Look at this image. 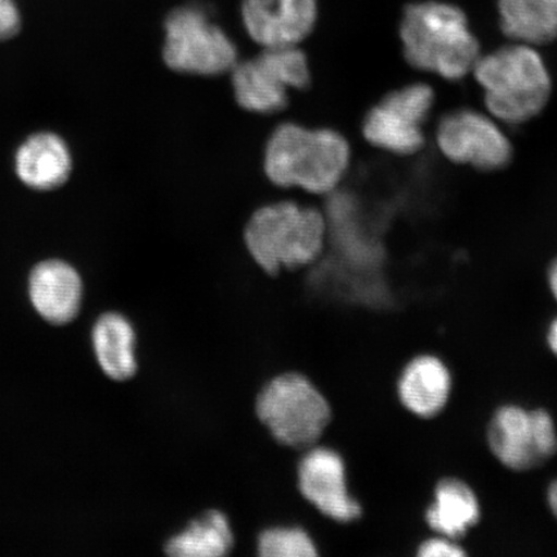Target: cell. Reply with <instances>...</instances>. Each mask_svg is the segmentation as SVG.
<instances>
[{"instance_id": "7402d4cb", "label": "cell", "mask_w": 557, "mask_h": 557, "mask_svg": "<svg viewBox=\"0 0 557 557\" xmlns=\"http://www.w3.org/2000/svg\"><path fill=\"white\" fill-rule=\"evenodd\" d=\"M20 26L21 16L15 0H0V41L15 37Z\"/></svg>"}, {"instance_id": "44dd1931", "label": "cell", "mask_w": 557, "mask_h": 557, "mask_svg": "<svg viewBox=\"0 0 557 557\" xmlns=\"http://www.w3.org/2000/svg\"><path fill=\"white\" fill-rule=\"evenodd\" d=\"M418 555L421 557H459L466 555L461 546L455 543V540L438 535L436 539L423 542L418 548Z\"/></svg>"}, {"instance_id": "5bb4252c", "label": "cell", "mask_w": 557, "mask_h": 557, "mask_svg": "<svg viewBox=\"0 0 557 557\" xmlns=\"http://www.w3.org/2000/svg\"><path fill=\"white\" fill-rule=\"evenodd\" d=\"M73 170L72 150L64 138L52 132L27 137L16 151L17 177L33 190L60 189L72 177Z\"/></svg>"}, {"instance_id": "8fae6325", "label": "cell", "mask_w": 557, "mask_h": 557, "mask_svg": "<svg viewBox=\"0 0 557 557\" xmlns=\"http://www.w3.org/2000/svg\"><path fill=\"white\" fill-rule=\"evenodd\" d=\"M295 479L299 496L323 517L341 524L360 518L361 506L348 490L346 465L338 451L319 444L304 450Z\"/></svg>"}, {"instance_id": "cb8c5ba5", "label": "cell", "mask_w": 557, "mask_h": 557, "mask_svg": "<svg viewBox=\"0 0 557 557\" xmlns=\"http://www.w3.org/2000/svg\"><path fill=\"white\" fill-rule=\"evenodd\" d=\"M548 283L549 288H552L553 295L557 301V259L553 262L552 268H549Z\"/></svg>"}, {"instance_id": "8992f818", "label": "cell", "mask_w": 557, "mask_h": 557, "mask_svg": "<svg viewBox=\"0 0 557 557\" xmlns=\"http://www.w3.org/2000/svg\"><path fill=\"white\" fill-rule=\"evenodd\" d=\"M160 54L171 72L215 78L232 72L242 58L238 41L203 7H174L163 20Z\"/></svg>"}, {"instance_id": "603a6c76", "label": "cell", "mask_w": 557, "mask_h": 557, "mask_svg": "<svg viewBox=\"0 0 557 557\" xmlns=\"http://www.w3.org/2000/svg\"><path fill=\"white\" fill-rule=\"evenodd\" d=\"M547 341L549 348H552L553 352L557 355V318L554 320L552 325H549Z\"/></svg>"}, {"instance_id": "ffe728a7", "label": "cell", "mask_w": 557, "mask_h": 557, "mask_svg": "<svg viewBox=\"0 0 557 557\" xmlns=\"http://www.w3.org/2000/svg\"><path fill=\"white\" fill-rule=\"evenodd\" d=\"M261 557H317L319 549L310 533L299 525L278 524L262 529L256 539Z\"/></svg>"}, {"instance_id": "ba28073f", "label": "cell", "mask_w": 557, "mask_h": 557, "mask_svg": "<svg viewBox=\"0 0 557 557\" xmlns=\"http://www.w3.org/2000/svg\"><path fill=\"white\" fill-rule=\"evenodd\" d=\"M433 104L434 90L426 85L394 90L368 111L361 132L375 148L412 156L423 146V124Z\"/></svg>"}, {"instance_id": "52a82bcc", "label": "cell", "mask_w": 557, "mask_h": 557, "mask_svg": "<svg viewBox=\"0 0 557 557\" xmlns=\"http://www.w3.org/2000/svg\"><path fill=\"white\" fill-rule=\"evenodd\" d=\"M236 104L257 115H282L290 94L311 85L309 55L302 46L257 48L228 73Z\"/></svg>"}, {"instance_id": "5b68a950", "label": "cell", "mask_w": 557, "mask_h": 557, "mask_svg": "<svg viewBox=\"0 0 557 557\" xmlns=\"http://www.w3.org/2000/svg\"><path fill=\"white\" fill-rule=\"evenodd\" d=\"M487 110L508 124L537 116L552 95L545 62L529 45H511L479 58L472 69Z\"/></svg>"}, {"instance_id": "7a4b0ae2", "label": "cell", "mask_w": 557, "mask_h": 557, "mask_svg": "<svg viewBox=\"0 0 557 557\" xmlns=\"http://www.w3.org/2000/svg\"><path fill=\"white\" fill-rule=\"evenodd\" d=\"M351 156V145L338 129L283 121L264 144L262 166L278 189L324 198L344 183Z\"/></svg>"}, {"instance_id": "d6986e66", "label": "cell", "mask_w": 557, "mask_h": 557, "mask_svg": "<svg viewBox=\"0 0 557 557\" xmlns=\"http://www.w3.org/2000/svg\"><path fill=\"white\" fill-rule=\"evenodd\" d=\"M503 32L518 44L545 45L557 38V0H498Z\"/></svg>"}, {"instance_id": "4fadbf2b", "label": "cell", "mask_w": 557, "mask_h": 557, "mask_svg": "<svg viewBox=\"0 0 557 557\" xmlns=\"http://www.w3.org/2000/svg\"><path fill=\"white\" fill-rule=\"evenodd\" d=\"M32 304L39 315L55 325H64L78 317L85 297L79 271L62 260L40 262L29 277Z\"/></svg>"}, {"instance_id": "ac0fdd59", "label": "cell", "mask_w": 557, "mask_h": 557, "mask_svg": "<svg viewBox=\"0 0 557 557\" xmlns=\"http://www.w3.org/2000/svg\"><path fill=\"white\" fill-rule=\"evenodd\" d=\"M480 518L475 493L458 479H444L435 490L434 503L426 511V521L438 535L451 540L462 537Z\"/></svg>"}, {"instance_id": "9a60e30c", "label": "cell", "mask_w": 557, "mask_h": 557, "mask_svg": "<svg viewBox=\"0 0 557 557\" xmlns=\"http://www.w3.org/2000/svg\"><path fill=\"white\" fill-rule=\"evenodd\" d=\"M97 364L114 382L134 380L139 371L136 325L122 312L108 311L97 318L92 329Z\"/></svg>"}, {"instance_id": "2e32d148", "label": "cell", "mask_w": 557, "mask_h": 557, "mask_svg": "<svg viewBox=\"0 0 557 557\" xmlns=\"http://www.w3.org/2000/svg\"><path fill=\"white\" fill-rule=\"evenodd\" d=\"M235 546V531L228 515L219 508H209L170 535L163 549L171 557H225Z\"/></svg>"}, {"instance_id": "30bf717a", "label": "cell", "mask_w": 557, "mask_h": 557, "mask_svg": "<svg viewBox=\"0 0 557 557\" xmlns=\"http://www.w3.org/2000/svg\"><path fill=\"white\" fill-rule=\"evenodd\" d=\"M437 145L453 163L482 171L505 169L512 158V146L490 117L473 110L445 115L437 129Z\"/></svg>"}, {"instance_id": "7c38bea8", "label": "cell", "mask_w": 557, "mask_h": 557, "mask_svg": "<svg viewBox=\"0 0 557 557\" xmlns=\"http://www.w3.org/2000/svg\"><path fill=\"white\" fill-rule=\"evenodd\" d=\"M318 0H242L240 23L257 48L302 46L315 30Z\"/></svg>"}, {"instance_id": "e0dca14e", "label": "cell", "mask_w": 557, "mask_h": 557, "mask_svg": "<svg viewBox=\"0 0 557 557\" xmlns=\"http://www.w3.org/2000/svg\"><path fill=\"white\" fill-rule=\"evenodd\" d=\"M451 377L441 359L422 355L404 368L398 394L409 412L423 418L441 413L449 399Z\"/></svg>"}, {"instance_id": "3957f363", "label": "cell", "mask_w": 557, "mask_h": 557, "mask_svg": "<svg viewBox=\"0 0 557 557\" xmlns=\"http://www.w3.org/2000/svg\"><path fill=\"white\" fill-rule=\"evenodd\" d=\"M400 37L410 65L448 81L462 79L480 58L479 41L470 32L465 13L456 5L409 4L404 11Z\"/></svg>"}, {"instance_id": "9c48e42d", "label": "cell", "mask_w": 557, "mask_h": 557, "mask_svg": "<svg viewBox=\"0 0 557 557\" xmlns=\"http://www.w3.org/2000/svg\"><path fill=\"white\" fill-rule=\"evenodd\" d=\"M493 455L508 469L524 471L556 455L557 431L546 410L507 406L497 410L487 429Z\"/></svg>"}, {"instance_id": "d4e9b609", "label": "cell", "mask_w": 557, "mask_h": 557, "mask_svg": "<svg viewBox=\"0 0 557 557\" xmlns=\"http://www.w3.org/2000/svg\"><path fill=\"white\" fill-rule=\"evenodd\" d=\"M548 505L552 508L555 518L557 519V480L549 486L548 490Z\"/></svg>"}, {"instance_id": "6da1fadb", "label": "cell", "mask_w": 557, "mask_h": 557, "mask_svg": "<svg viewBox=\"0 0 557 557\" xmlns=\"http://www.w3.org/2000/svg\"><path fill=\"white\" fill-rule=\"evenodd\" d=\"M299 193L257 207L243 228V243L264 274H295L322 259L329 222L322 207Z\"/></svg>"}, {"instance_id": "277c9868", "label": "cell", "mask_w": 557, "mask_h": 557, "mask_svg": "<svg viewBox=\"0 0 557 557\" xmlns=\"http://www.w3.org/2000/svg\"><path fill=\"white\" fill-rule=\"evenodd\" d=\"M257 421L283 448L302 453L313 447L332 422V407L308 375L297 371L274 374L256 394Z\"/></svg>"}]
</instances>
